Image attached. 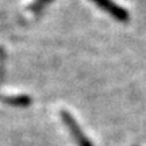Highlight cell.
<instances>
[{
  "label": "cell",
  "mask_w": 146,
  "mask_h": 146,
  "mask_svg": "<svg viewBox=\"0 0 146 146\" xmlns=\"http://www.w3.org/2000/svg\"><path fill=\"white\" fill-rule=\"evenodd\" d=\"M61 119H62L64 125L66 126V129L69 130V134L73 137V139L76 142L77 146H94V143L88 139V137L83 133V130L80 129V126L77 125L76 119L73 118V115L68 111H61Z\"/></svg>",
  "instance_id": "cell-1"
},
{
  "label": "cell",
  "mask_w": 146,
  "mask_h": 146,
  "mask_svg": "<svg viewBox=\"0 0 146 146\" xmlns=\"http://www.w3.org/2000/svg\"><path fill=\"white\" fill-rule=\"evenodd\" d=\"M91 1L95 3L99 8L104 10L107 14H110V15L112 16V18H115L116 21L127 22L129 18H130L127 10L123 8V7H120L119 4H116L114 0H91Z\"/></svg>",
  "instance_id": "cell-2"
},
{
  "label": "cell",
  "mask_w": 146,
  "mask_h": 146,
  "mask_svg": "<svg viewBox=\"0 0 146 146\" xmlns=\"http://www.w3.org/2000/svg\"><path fill=\"white\" fill-rule=\"evenodd\" d=\"M0 102L14 107H26L31 104V98L27 95H16V96H3L0 95Z\"/></svg>",
  "instance_id": "cell-3"
},
{
  "label": "cell",
  "mask_w": 146,
  "mask_h": 146,
  "mask_svg": "<svg viewBox=\"0 0 146 146\" xmlns=\"http://www.w3.org/2000/svg\"><path fill=\"white\" fill-rule=\"evenodd\" d=\"M52 0H33L31 4H29L27 7V11L29 12H33V14H39L42 11V8L46 4H49Z\"/></svg>",
  "instance_id": "cell-4"
}]
</instances>
